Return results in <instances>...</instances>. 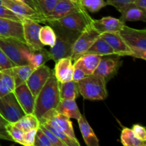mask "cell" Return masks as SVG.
Wrapping results in <instances>:
<instances>
[{
    "label": "cell",
    "mask_w": 146,
    "mask_h": 146,
    "mask_svg": "<svg viewBox=\"0 0 146 146\" xmlns=\"http://www.w3.org/2000/svg\"><path fill=\"white\" fill-rule=\"evenodd\" d=\"M59 85L60 83L52 71L48 79L35 98L34 114L39 121L47 111L55 109L61 101Z\"/></svg>",
    "instance_id": "obj_1"
},
{
    "label": "cell",
    "mask_w": 146,
    "mask_h": 146,
    "mask_svg": "<svg viewBox=\"0 0 146 146\" xmlns=\"http://www.w3.org/2000/svg\"><path fill=\"white\" fill-rule=\"evenodd\" d=\"M49 24L56 34L55 44L48 51L51 60L56 61L61 58L71 57L73 45L81 33L67 29L56 21Z\"/></svg>",
    "instance_id": "obj_2"
},
{
    "label": "cell",
    "mask_w": 146,
    "mask_h": 146,
    "mask_svg": "<svg viewBox=\"0 0 146 146\" xmlns=\"http://www.w3.org/2000/svg\"><path fill=\"white\" fill-rule=\"evenodd\" d=\"M79 94L85 99L103 101L108 97L105 78L98 74H90L78 81Z\"/></svg>",
    "instance_id": "obj_3"
},
{
    "label": "cell",
    "mask_w": 146,
    "mask_h": 146,
    "mask_svg": "<svg viewBox=\"0 0 146 146\" xmlns=\"http://www.w3.org/2000/svg\"><path fill=\"white\" fill-rule=\"evenodd\" d=\"M119 33L132 51V57L146 60L145 29H136L125 24Z\"/></svg>",
    "instance_id": "obj_4"
},
{
    "label": "cell",
    "mask_w": 146,
    "mask_h": 146,
    "mask_svg": "<svg viewBox=\"0 0 146 146\" xmlns=\"http://www.w3.org/2000/svg\"><path fill=\"white\" fill-rule=\"evenodd\" d=\"M0 48L15 66L29 64L31 51L24 43L14 38L0 37Z\"/></svg>",
    "instance_id": "obj_5"
},
{
    "label": "cell",
    "mask_w": 146,
    "mask_h": 146,
    "mask_svg": "<svg viewBox=\"0 0 146 146\" xmlns=\"http://www.w3.org/2000/svg\"><path fill=\"white\" fill-rule=\"evenodd\" d=\"M93 19L88 11L81 7L80 9L67 14L56 22L67 29L82 33L92 25Z\"/></svg>",
    "instance_id": "obj_6"
},
{
    "label": "cell",
    "mask_w": 146,
    "mask_h": 146,
    "mask_svg": "<svg viewBox=\"0 0 146 146\" xmlns=\"http://www.w3.org/2000/svg\"><path fill=\"white\" fill-rule=\"evenodd\" d=\"M39 122L46 123L53 128L64 132L75 141H78L76 137L72 122L70 118L58 112L56 109H51L47 111L43 115Z\"/></svg>",
    "instance_id": "obj_7"
},
{
    "label": "cell",
    "mask_w": 146,
    "mask_h": 146,
    "mask_svg": "<svg viewBox=\"0 0 146 146\" xmlns=\"http://www.w3.org/2000/svg\"><path fill=\"white\" fill-rule=\"evenodd\" d=\"M0 114L9 123H14L25 115L14 91L0 98Z\"/></svg>",
    "instance_id": "obj_8"
},
{
    "label": "cell",
    "mask_w": 146,
    "mask_h": 146,
    "mask_svg": "<svg viewBox=\"0 0 146 146\" xmlns=\"http://www.w3.org/2000/svg\"><path fill=\"white\" fill-rule=\"evenodd\" d=\"M100 34L92 25L80 34L72 47L71 58L75 61L81 56L84 55L88 48L100 37Z\"/></svg>",
    "instance_id": "obj_9"
},
{
    "label": "cell",
    "mask_w": 146,
    "mask_h": 146,
    "mask_svg": "<svg viewBox=\"0 0 146 146\" xmlns=\"http://www.w3.org/2000/svg\"><path fill=\"white\" fill-rule=\"evenodd\" d=\"M2 4L4 7L12 11L20 18L29 19L38 23L46 24L45 17L38 14L36 11L30 7L20 0H1Z\"/></svg>",
    "instance_id": "obj_10"
},
{
    "label": "cell",
    "mask_w": 146,
    "mask_h": 146,
    "mask_svg": "<svg viewBox=\"0 0 146 146\" xmlns=\"http://www.w3.org/2000/svg\"><path fill=\"white\" fill-rule=\"evenodd\" d=\"M23 34L26 45L31 51H38L44 48L39 40L40 23L29 19H24L22 21Z\"/></svg>",
    "instance_id": "obj_11"
},
{
    "label": "cell",
    "mask_w": 146,
    "mask_h": 146,
    "mask_svg": "<svg viewBox=\"0 0 146 146\" xmlns=\"http://www.w3.org/2000/svg\"><path fill=\"white\" fill-rule=\"evenodd\" d=\"M120 56L109 55L101 57V59L94 73L101 76L106 81L117 74L121 65Z\"/></svg>",
    "instance_id": "obj_12"
},
{
    "label": "cell",
    "mask_w": 146,
    "mask_h": 146,
    "mask_svg": "<svg viewBox=\"0 0 146 146\" xmlns=\"http://www.w3.org/2000/svg\"><path fill=\"white\" fill-rule=\"evenodd\" d=\"M52 71L44 64L34 69L26 81L27 86L32 93L34 98L36 97L39 91L51 76Z\"/></svg>",
    "instance_id": "obj_13"
},
{
    "label": "cell",
    "mask_w": 146,
    "mask_h": 146,
    "mask_svg": "<svg viewBox=\"0 0 146 146\" xmlns=\"http://www.w3.org/2000/svg\"><path fill=\"white\" fill-rule=\"evenodd\" d=\"M0 37L14 38L25 44L22 22L0 17Z\"/></svg>",
    "instance_id": "obj_14"
},
{
    "label": "cell",
    "mask_w": 146,
    "mask_h": 146,
    "mask_svg": "<svg viewBox=\"0 0 146 146\" xmlns=\"http://www.w3.org/2000/svg\"><path fill=\"white\" fill-rule=\"evenodd\" d=\"M83 7L78 2L74 3L70 0H59L51 12L45 17L46 23L58 21L67 14L77 11Z\"/></svg>",
    "instance_id": "obj_15"
},
{
    "label": "cell",
    "mask_w": 146,
    "mask_h": 146,
    "mask_svg": "<svg viewBox=\"0 0 146 146\" xmlns=\"http://www.w3.org/2000/svg\"><path fill=\"white\" fill-rule=\"evenodd\" d=\"M100 37L105 40L115 52L120 56H132L133 53L125 44L119 32H104Z\"/></svg>",
    "instance_id": "obj_16"
},
{
    "label": "cell",
    "mask_w": 146,
    "mask_h": 146,
    "mask_svg": "<svg viewBox=\"0 0 146 146\" xmlns=\"http://www.w3.org/2000/svg\"><path fill=\"white\" fill-rule=\"evenodd\" d=\"M14 93L19 104H20L25 113H34L35 98L27 86V84L24 83L18 86H16Z\"/></svg>",
    "instance_id": "obj_17"
},
{
    "label": "cell",
    "mask_w": 146,
    "mask_h": 146,
    "mask_svg": "<svg viewBox=\"0 0 146 146\" xmlns=\"http://www.w3.org/2000/svg\"><path fill=\"white\" fill-rule=\"evenodd\" d=\"M54 74L60 84L71 81L74 74V66L71 57H65L55 61Z\"/></svg>",
    "instance_id": "obj_18"
},
{
    "label": "cell",
    "mask_w": 146,
    "mask_h": 146,
    "mask_svg": "<svg viewBox=\"0 0 146 146\" xmlns=\"http://www.w3.org/2000/svg\"><path fill=\"white\" fill-rule=\"evenodd\" d=\"M125 22L121 19L112 17H105L101 19H93L92 26L100 33L119 32L125 25Z\"/></svg>",
    "instance_id": "obj_19"
},
{
    "label": "cell",
    "mask_w": 146,
    "mask_h": 146,
    "mask_svg": "<svg viewBox=\"0 0 146 146\" xmlns=\"http://www.w3.org/2000/svg\"><path fill=\"white\" fill-rule=\"evenodd\" d=\"M118 10L121 14V19L123 21H136L146 20V11L140 8L134 2L125 4Z\"/></svg>",
    "instance_id": "obj_20"
},
{
    "label": "cell",
    "mask_w": 146,
    "mask_h": 146,
    "mask_svg": "<svg viewBox=\"0 0 146 146\" xmlns=\"http://www.w3.org/2000/svg\"><path fill=\"white\" fill-rule=\"evenodd\" d=\"M101 57L102 56H101L95 54H84L74 61L73 66L83 70L86 76L90 75L94 73L101 61Z\"/></svg>",
    "instance_id": "obj_21"
},
{
    "label": "cell",
    "mask_w": 146,
    "mask_h": 146,
    "mask_svg": "<svg viewBox=\"0 0 146 146\" xmlns=\"http://www.w3.org/2000/svg\"><path fill=\"white\" fill-rule=\"evenodd\" d=\"M80 131L82 135L84 141L88 146H99V140L96 135L92 128L89 125L84 115L81 116L77 120Z\"/></svg>",
    "instance_id": "obj_22"
},
{
    "label": "cell",
    "mask_w": 146,
    "mask_h": 146,
    "mask_svg": "<svg viewBox=\"0 0 146 146\" xmlns=\"http://www.w3.org/2000/svg\"><path fill=\"white\" fill-rule=\"evenodd\" d=\"M5 70L12 76L16 86H18L21 84L26 83L34 68L29 64H25V65L21 66H14L12 68Z\"/></svg>",
    "instance_id": "obj_23"
},
{
    "label": "cell",
    "mask_w": 146,
    "mask_h": 146,
    "mask_svg": "<svg viewBox=\"0 0 146 146\" xmlns=\"http://www.w3.org/2000/svg\"><path fill=\"white\" fill-rule=\"evenodd\" d=\"M55 109L69 118L78 120L81 116L75 100H61Z\"/></svg>",
    "instance_id": "obj_24"
},
{
    "label": "cell",
    "mask_w": 146,
    "mask_h": 146,
    "mask_svg": "<svg viewBox=\"0 0 146 146\" xmlns=\"http://www.w3.org/2000/svg\"><path fill=\"white\" fill-rule=\"evenodd\" d=\"M59 93L61 100H76L80 95L78 83L74 80L61 83L59 85Z\"/></svg>",
    "instance_id": "obj_25"
},
{
    "label": "cell",
    "mask_w": 146,
    "mask_h": 146,
    "mask_svg": "<svg viewBox=\"0 0 146 146\" xmlns=\"http://www.w3.org/2000/svg\"><path fill=\"white\" fill-rule=\"evenodd\" d=\"M84 54H95V55L101 56L115 55V52L111 46L101 37H99L93 44V45Z\"/></svg>",
    "instance_id": "obj_26"
},
{
    "label": "cell",
    "mask_w": 146,
    "mask_h": 146,
    "mask_svg": "<svg viewBox=\"0 0 146 146\" xmlns=\"http://www.w3.org/2000/svg\"><path fill=\"white\" fill-rule=\"evenodd\" d=\"M51 60L50 54L48 50L45 48L38 51H31L28 59V63L34 69L41 66L44 65L48 61Z\"/></svg>",
    "instance_id": "obj_27"
},
{
    "label": "cell",
    "mask_w": 146,
    "mask_h": 146,
    "mask_svg": "<svg viewBox=\"0 0 146 146\" xmlns=\"http://www.w3.org/2000/svg\"><path fill=\"white\" fill-rule=\"evenodd\" d=\"M16 88L12 76L6 70H0V98L13 92Z\"/></svg>",
    "instance_id": "obj_28"
},
{
    "label": "cell",
    "mask_w": 146,
    "mask_h": 146,
    "mask_svg": "<svg viewBox=\"0 0 146 146\" xmlns=\"http://www.w3.org/2000/svg\"><path fill=\"white\" fill-rule=\"evenodd\" d=\"M13 124L24 132H26L29 130L38 128L39 127L40 122L34 113H29L25 114L22 118Z\"/></svg>",
    "instance_id": "obj_29"
},
{
    "label": "cell",
    "mask_w": 146,
    "mask_h": 146,
    "mask_svg": "<svg viewBox=\"0 0 146 146\" xmlns=\"http://www.w3.org/2000/svg\"><path fill=\"white\" fill-rule=\"evenodd\" d=\"M121 142L125 146H145L146 142L140 140L135 135L132 129L123 127L121 131Z\"/></svg>",
    "instance_id": "obj_30"
},
{
    "label": "cell",
    "mask_w": 146,
    "mask_h": 146,
    "mask_svg": "<svg viewBox=\"0 0 146 146\" xmlns=\"http://www.w3.org/2000/svg\"><path fill=\"white\" fill-rule=\"evenodd\" d=\"M39 40L44 46H48L51 48L54 46L56 40V34L51 26H41L39 30Z\"/></svg>",
    "instance_id": "obj_31"
},
{
    "label": "cell",
    "mask_w": 146,
    "mask_h": 146,
    "mask_svg": "<svg viewBox=\"0 0 146 146\" xmlns=\"http://www.w3.org/2000/svg\"><path fill=\"white\" fill-rule=\"evenodd\" d=\"M36 11L44 17H46L59 0H33Z\"/></svg>",
    "instance_id": "obj_32"
},
{
    "label": "cell",
    "mask_w": 146,
    "mask_h": 146,
    "mask_svg": "<svg viewBox=\"0 0 146 146\" xmlns=\"http://www.w3.org/2000/svg\"><path fill=\"white\" fill-rule=\"evenodd\" d=\"M78 3L87 11L95 13L108 5L106 0H78Z\"/></svg>",
    "instance_id": "obj_33"
},
{
    "label": "cell",
    "mask_w": 146,
    "mask_h": 146,
    "mask_svg": "<svg viewBox=\"0 0 146 146\" xmlns=\"http://www.w3.org/2000/svg\"><path fill=\"white\" fill-rule=\"evenodd\" d=\"M40 123L43 124L44 126L46 128H48L49 131H51L54 135H56L64 144H65L66 146H80L79 142H77V141H75L74 140H73L72 138H70L68 135H67L66 134L64 133V132L61 131H58V130L56 129V128H53L51 125H49L48 124L46 123Z\"/></svg>",
    "instance_id": "obj_34"
},
{
    "label": "cell",
    "mask_w": 146,
    "mask_h": 146,
    "mask_svg": "<svg viewBox=\"0 0 146 146\" xmlns=\"http://www.w3.org/2000/svg\"><path fill=\"white\" fill-rule=\"evenodd\" d=\"M7 130L13 142L19 143L23 145L24 135V131H21V129L17 128V126H15L14 124L11 123H9L8 125H7Z\"/></svg>",
    "instance_id": "obj_35"
},
{
    "label": "cell",
    "mask_w": 146,
    "mask_h": 146,
    "mask_svg": "<svg viewBox=\"0 0 146 146\" xmlns=\"http://www.w3.org/2000/svg\"><path fill=\"white\" fill-rule=\"evenodd\" d=\"M34 146H51L48 137L40 127H38L36 131Z\"/></svg>",
    "instance_id": "obj_36"
},
{
    "label": "cell",
    "mask_w": 146,
    "mask_h": 146,
    "mask_svg": "<svg viewBox=\"0 0 146 146\" xmlns=\"http://www.w3.org/2000/svg\"><path fill=\"white\" fill-rule=\"evenodd\" d=\"M39 127L41 128V129L44 131V133L46 135V136L48 137V140H49L50 143H51V146H66L65 144L58 138L56 135H54L51 131L48 129V128H46L43 124L40 123Z\"/></svg>",
    "instance_id": "obj_37"
},
{
    "label": "cell",
    "mask_w": 146,
    "mask_h": 146,
    "mask_svg": "<svg viewBox=\"0 0 146 146\" xmlns=\"http://www.w3.org/2000/svg\"><path fill=\"white\" fill-rule=\"evenodd\" d=\"M9 122L0 114V140L7 141H12L7 130V125Z\"/></svg>",
    "instance_id": "obj_38"
},
{
    "label": "cell",
    "mask_w": 146,
    "mask_h": 146,
    "mask_svg": "<svg viewBox=\"0 0 146 146\" xmlns=\"http://www.w3.org/2000/svg\"><path fill=\"white\" fill-rule=\"evenodd\" d=\"M0 17L9 19L15 20V21H22L23 20H24L23 19L20 18L18 16L16 15L14 13H13L12 11H10L9 9H7L6 7H4V5H1V4H0Z\"/></svg>",
    "instance_id": "obj_39"
},
{
    "label": "cell",
    "mask_w": 146,
    "mask_h": 146,
    "mask_svg": "<svg viewBox=\"0 0 146 146\" xmlns=\"http://www.w3.org/2000/svg\"><path fill=\"white\" fill-rule=\"evenodd\" d=\"M37 129L38 128H34V129H31L24 132V143H23V145L34 146V140H35V136Z\"/></svg>",
    "instance_id": "obj_40"
},
{
    "label": "cell",
    "mask_w": 146,
    "mask_h": 146,
    "mask_svg": "<svg viewBox=\"0 0 146 146\" xmlns=\"http://www.w3.org/2000/svg\"><path fill=\"white\" fill-rule=\"evenodd\" d=\"M14 64L7 55L4 53V51L0 48V70H5L8 68H12L14 66Z\"/></svg>",
    "instance_id": "obj_41"
},
{
    "label": "cell",
    "mask_w": 146,
    "mask_h": 146,
    "mask_svg": "<svg viewBox=\"0 0 146 146\" xmlns=\"http://www.w3.org/2000/svg\"><path fill=\"white\" fill-rule=\"evenodd\" d=\"M135 136L140 140L146 142V131L145 127L140 124H135L131 128Z\"/></svg>",
    "instance_id": "obj_42"
},
{
    "label": "cell",
    "mask_w": 146,
    "mask_h": 146,
    "mask_svg": "<svg viewBox=\"0 0 146 146\" xmlns=\"http://www.w3.org/2000/svg\"><path fill=\"white\" fill-rule=\"evenodd\" d=\"M106 1L107 2L108 5L113 6L116 9H118L125 4L134 2L135 0H106Z\"/></svg>",
    "instance_id": "obj_43"
},
{
    "label": "cell",
    "mask_w": 146,
    "mask_h": 146,
    "mask_svg": "<svg viewBox=\"0 0 146 146\" xmlns=\"http://www.w3.org/2000/svg\"><path fill=\"white\" fill-rule=\"evenodd\" d=\"M85 76H86L85 73L81 70V68H78V67H74V74H73V78L74 81H79L80 80L83 79Z\"/></svg>",
    "instance_id": "obj_44"
},
{
    "label": "cell",
    "mask_w": 146,
    "mask_h": 146,
    "mask_svg": "<svg viewBox=\"0 0 146 146\" xmlns=\"http://www.w3.org/2000/svg\"><path fill=\"white\" fill-rule=\"evenodd\" d=\"M134 3L140 8L146 11V0H135Z\"/></svg>",
    "instance_id": "obj_45"
},
{
    "label": "cell",
    "mask_w": 146,
    "mask_h": 146,
    "mask_svg": "<svg viewBox=\"0 0 146 146\" xmlns=\"http://www.w3.org/2000/svg\"><path fill=\"white\" fill-rule=\"evenodd\" d=\"M20 1H23V2H24L25 4H27V5H29L30 7H31L32 9H34L36 11L35 4H34V1H33V0H20Z\"/></svg>",
    "instance_id": "obj_46"
},
{
    "label": "cell",
    "mask_w": 146,
    "mask_h": 146,
    "mask_svg": "<svg viewBox=\"0 0 146 146\" xmlns=\"http://www.w3.org/2000/svg\"><path fill=\"white\" fill-rule=\"evenodd\" d=\"M70 1H72V2H74V3H77V2H78V0H70Z\"/></svg>",
    "instance_id": "obj_47"
},
{
    "label": "cell",
    "mask_w": 146,
    "mask_h": 146,
    "mask_svg": "<svg viewBox=\"0 0 146 146\" xmlns=\"http://www.w3.org/2000/svg\"><path fill=\"white\" fill-rule=\"evenodd\" d=\"M0 4H1V5H3V4H2V1H1V0H0Z\"/></svg>",
    "instance_id": "obj_48"
}]
</instances>
